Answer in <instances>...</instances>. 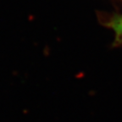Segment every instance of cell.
Masks as SVG:
<instances>
[{
  "label": "cell",
  "instance_id": "cell-1",
  "mask_svg": "<svg viewBox=\"0 0 122 122\" xmlns=\"http://www.w3.org/2000/svg\"><path fill=\"white\" fill-rule=\"evenodd\" d=\"M114 31L115 43L122 45V15H114L106 20L104 24Z\"/></svg>",
  "mask_w": 122,
  "mask_h": 122
}]
</instances>
